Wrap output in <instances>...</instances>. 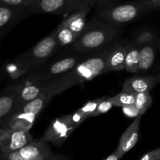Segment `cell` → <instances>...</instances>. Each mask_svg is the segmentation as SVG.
I'll list each match as a JSON object with an SVG mask.
<instances>
[{
    "label": "cell",
    "instance_id": "4316f807",
    "mask_svg": "<svg viewBox=\"0 0 160 160\" xmlns=\"http://www.w3.org/2000/svg\"><path fill=\"white\" fill-rule=\"evenodd\" d=\"M35 0H0V3L19 7H27Z\"/></svg>",
    "mask_w": 160,
    "mask_h": 160
},
{
    "label": "cell",
    "instance_id": "d6a6232c",
    "mask_svg": "<svg viewBox=\"0 0 160 160\" xmlns=\"http://www.w3.org/2000/svg\"><path fill=\"white\" fill-rule=\"evenodd\" d=\"M156 78H157V81H158V83L160 82V73L159 75H158V77H156Z\"/></svg>",
    "mask_w": 160,
    "mask_h": 160
},
{
    "label": "cell",
    "instance_id": "8fae6325",
    "mask_svg": "<svg viewBox=\"0 0 160 160\" xmlns=\"http://www.w3.org/2000/svg\"><path fill=\"white\" fill-rule=\"evenodd\" d=\"M27 17L26 7L0 3V37H4L8 31Z\"/></svg>",
    "mask_w": 160,
    "mask_h": 160
},
{
    "label": "cell",
    "instance_id": "2e32d148",
    "mask_svg": "<svg viewBox=\"0 0 160 160\" xmlns=\"http://www.w3.org/2000/svg\"><path fill=\"white\" fill-rule=\"evenodd\" d=\"M92 6H87L75 11L70 15L67 16L60 24L71 31L81 34L86 28V16L88 13Z\"/></svg>",
    "mask_w": 160,
    "mask_h": 160
},
{
    "label": "cell",
    "instance_id": "5b68a950",
    "mask_svg": "<svg viewBox=\"0 0 160 160\" xmlns=\"http://www.w3.org/2000/svg\"><path fill=\"white\" fill-rule=\"evenodd\" d=\"M52 97L46 92L16 110L8 123V128L29 131L34 125L38 116L48 105Z\"/></svg>",
    "mask_w": 160,
    "mask_h": 160
},
{
    "label": "cell",
    "instance_id": "ffe728a7",
    "mask_svg": "<svg viewBox=\"0 0 160 160\" xmlns=\"http://www.w3.org/2000/svg\"><path fill=\"white\" fill-rule=\"evenodd\" d=\"M56 31V40H57L59 47H65L70 45H73L81 35V34H78L69 28L62 26V24H59Z\"/></svg>",
    "mask_w": 160,
    "mask_h": 160
},
{
    "label": "cell",
    "instance_id": "ba28073f",
    "mask_svg": "<svg viewBox=\"0 0 160 160\" xmlns=\"http://www.w3.org/2000/svg\"><path fill=\"white\" fill-rule=\"evenodd\" d=\"M52 155L48 143L41 139L33 141L17 151L1 153V160H48Z\"/></svg>",
    "mask_w": 160,
    "mask_h": 160
},
{
    "label": "cell",
    "instance_id": "30bf717a",
    "mask_svg": "<svg viewBox=\"0 0 160 160\" xmlns=\"http://www.w3.org/2000/svg\"><path fill=\"white\" fill-rule=\"evenodd\" d=\"M75 129L76 128L71 124L67 115L62 116L50 123L44 134L42 140L50 142L55 146H60L69 138Z\"/></svg>",
    "mask_w": 160,
    "mask_h": 160
},
{
    "label": "cell",
    "instance_id": "277c9868",
    "mask_svg": "<svg viewBox=\"0 0 160 160\" xmlns=\"http://www.w3.org/2000/svg\"><path fill=\"white\" fill-rule=\"evenodd\" d=\"M84 59H86L85 55L83 53L66 56L32 69L25 74V79L30 80L39 84L44 89L45 85L71 70Z\"/></svg>",
    "mask_w": 160,
    "mask_h": 160
},
{
    "label": "cell",
    "instance_id": "4dcf8cb0",
    "mask_svg": "<svg viewBox=\"0 0 160 160\" xmlns=\"http://www.w3.org/2000/svg\"><path fill=\"white\" fill-rule=\"evenodd\" d=\"M48 160H69L67 157L62 155H56L53 153L52 156L49 158Z\"/></svg>",
    "mask_w": 160,
    "mask_h": 160
},
{
    "label": "cell",
    "instance_id": "836d02e7",
    "mask_svg": "<svg viewBox=\"0 0 160 160\" xmlns=\"http://www.w3.org/2000/svg\"><path fill=\"white\" fill-rule=\"evenodd\" d=\"M159 47H160V39H159Z\"/></svg>",
    "mask_w": 160,
    "mask_h": 160
},
{
    "label": "cell",
    "instance_id": "44dd1931",
    "mask_svg": "<svg viewBox=\"0 0 160 160\" xmlns=\"http://www.w3.org/2000/svg\"><path fill=\"white\" fill-rule=\"evenodd\" d=\"M152 103V98L150 92H141L136 94L134 105L140 111L141 115H144Z\"/></svg>",
    "mask_w": 160,
    "mask_h": 160
},
{
    "label": "cell",
    "instance_id": "7a4b0ae2",
    "mask_svg": "<svg viewBox=\"0 0 160 160\" xmlns=\"http://www.w3.org/2000/svg\"><path fill=\"white\" fill-rule=\"evenodd\" d=\"M59 48L56 40V31L51 33L33 48L18 56L7 70L14 78L26 74L32 69L43 65Z\"/></svg>",
    "mask_w": 160,
    "mask_h": 160
},
{
    "label": "cell",
    "instance_id": "4fadbf2b",
    "mask_svg": "<svg viewBox=\"0 0 160 160\" xmlns=\"http://www.w3.org/2000/svg\"><path fill=\"white\" fill-rule=\"evenodd\" d=\"M141 119H142V115L134 119V122L127 128L120 138L117 150L121 158L130 150L132 149L138 141Z\"/></svg>",
    "mask_w": 160,
    "mask_h": 160
},
{
    "label": "cell",
    "instance_id": "d4e9b609",
    "mask_svg": "<svg viewBox=\"0 0 160 160\" xmlns=\"http://www.w3.org/2000/svg\"><path fill=\"white\" fill-rule=\"evenodd\" d=\"M156 36L155 33L150 31H144L134 38V41L140 45H142L143 44L148 43V42H156Z\"/></svg>",
    "mask_w": 160,
    "mask_h": 160
},
{
    "label": "cell",
    "instance_id": "6da1fadb",
    "mask_svg": "<svg viewBox=\"0 0 160 160\" xmlns=\"http://www.w3.org/2000/svg\"><path fill=\"white\" fill-rule=\"evenodd\" d=\"M112 45L95 52L92 55L88 56L71 70L45 85L44 92H46L53 98L76 84L91 81L95 77L107 72L106 64Z\"/></svg>",
    "mask_w": 160,
    "mask_h": 160
},
{
    "label": "cell",
    "instance_id": "8992f818",
    "mask_svg": "<svg viewBox=\"0 0 160 160\" xmlns=\"http://www.w3.org/2000/svg\"><path fill=\"white\" fill-rule=\"evenodd\" d=\"M87 6H91L88 0H35L27 6L26 12L28 17L35 14L69 16Z\"/></svg>",
    "mask_w": 160,
    "mask_h": 160
},
{
    "label": "cell",
    "instance_id": "f546056e",
    "mask_svg": "<svg viewBox=\"0 0 160 160\" xmlns=\"http://www.w3.org/2000/svg\"><path fill=\"white\" fill-rule=\"evenodd\" d=\"M120 159H121V156H120V154H119V152H117V150L116 149L112 154H110L109 156L105 158L103 160H120Z\"/></svg>",
    "mask_w": 160,
    "mask_h": 160
},
{
    "label": "cell",
    "instance_id": "52a82bcc",
    "mask_svg": "<svg viewBox=\"0 0 160 160\" xmlns=\"http://www.w3.org/2000/svg\"><path fill=\"white\" fill-rule=\"evenodd\" d=\"M148 11L143 1L117 5H108L100 12V17L110 23L120 24L135 20L142 13Z\"/></svg>",
    "mask_w": 160,
    "mask_h": 160
},
{
    "label": "cell",
    "instance_id": "5bb4252c",
    "mask_svg": "<svg viewBox=\"0 0 160 160\" xmlns=\"http://www.w3.org/2000/svg\"><path fill=\"white\" fill-rule=\"evenodd\" d=\"M17 85H18V91H17V110L32 100L35 99L44 92V89L42 86L28 79H24Z\"/></svg>",
    "mask_w": 160,
    "mask_h": 160
},
{
    "label": "cell",
    "instance_id": "7c38bea8",
    "mask_svg": "<svg viewBox=\"0 0 160 160\" xmlns=\"http://www.w3.org/2000/svg\"><path fill=\"white\" fill-rule=\"evenodd\" d=\"M18 85H12L5 89L0 97V123L1 129L7 128L12 116L17 110Z\"/></svg>",
    "mask_w": 160,
    "mask_h": 160
},
{
    "label": "cell",
    "instance_id": "1f68e13d",
    "mask_svg": "<svg viewBox=\"0 0 160 160\" xmlns=\"http://www.w3.org/2000/svg\"><path fill=\"white\" fill-rule=\"evenodd\" d=\"M98 1V0H88L89 3H90L91 6H93L94 4H95V3H96Z\"/></svg>",
    "mask_w": 160,
    "mask_h": 160
},
{
    "label": "cell",
    "instance_id": "3957f363",
    "mask_svg": "<svg viewBox=\"0 0 160 160\" xmlns=\"http://www.w3.org/2000/svg\"><path fill=\"white\" fill-rule=\"evenodd\" d=\"M121 30L112 24L92 23L86 27L81 37L73 45L77 52H97L112 45V42L120 36Z\"/></svg>",
    "mask_w": 160,
    "mask_h": 160
},
{
    "label": "cell",
    "instance_id": "484cf974",
    "mask_svg": "<svg viewBox=\"0 0 160 160\" xmlns=\"http://www.w3.org/2000/svg\"><path fill=\"white\" fill-rule=\"evenodd\" d=\"M121 108L123 114L128 118H137L138 116L141 115L140 111L134 104L123 106V107Z\"/></svg>",
    "mask_w": 160,
    "mask_h": 160
},
{
    "label": "cell",
    "instance_id": "9a60e30c",
    "mask_svg": "<svg viewBox=\"0 0 160 160\" xmlns=\"http://www.w3.org/2000/svg\"><path fill=\"white\" fill-rule=\"evenodd\" d=\"M157 83L156 77L134 76L124 81L123 90L128 91L134 94L150 92Z\"/></svg>",
    "mask_w": 160,
    "mask_h": 160
},
{
    "label": "cell",
    "instance_id": "d6986e66",
    "mask_svg": "<svg viewBox=\"0 0 160 160\" xmlns=\"http://www.w3.org/2000/svg\"><path fill=\"white\" fill-rule=\"evenodd\" d=\"M156 59L155 42H148L141 45L139 72H145L149 70Z\"/></svg>",
    "mask_w": 160,
    "mask_h": 160
},
{
    "label": "cell",
    "instance_id": "7402d4cb",
    "mask_svg": "<svg viewBox=\"0 0 160 160\" xmlns=\"http://www.w3.org/2000/svg\"><path fill=\"white\" fill-rule=\"evenodd\" d=\"M135 96L136 94L128 92V91L123 90L118 95L112 97V99L114 103V106H119V107H123V106L134 104V102H135Z\"/></svg>",
    "mask_w": 160,
    "mask_h": 160
},
{
    "label": "cell",
    "instance_id": "603a6c76",
    "mask_svg": "<svg viewBox=\"0 0 160 160\" xmlns=\"http://www.w3.org/2000/svg\"><path fill=\"white\" fill-rule=\"evenodd\" d=\"M102 98V97L99 98H97V99L92 100V101L88 102L81 109H78V111L82 114V116L85 119L88 118V117H93L94 113L96 111L97 107H98Z\"/></svg>",
    "mask_w": 160,
    "mask_h": 160
},
{
    "label": "cell",
    "instance_id": "83f0119b",
    "mask_svg": "<svg viewBox=\"0 0 160 160\" xmlns=\"http://www.w3.org/2000/svg\"><path fill=\"white\" fill-rule=\"evenodd\" d=\"M69 120L71 123V124L73 125L74 128H78V126L81 124L84 120H86L84 117L82 116V114L79 112V111H77L74 113L70 114V115H67Z\"/></svg>",
    "mask_w": 160,
    "mask_h": 160
},
{
    "label": "cell",
    "instance_id": "cb8c5ba5",
    "mask_svg": "<svg viewBox=\"0 0 160 160\" xmlns=\"http://www.w3.org/2000/svg\"><path fill=\"white\" fill-rule=\"evenodd\" d=\"M113 106L114 103L112 102V97H102L99 104H98V107H97L96 111L94 113L93 117H98V116L109 112Z\"/></svg>",
    "mask_w": 160,
    "mask_h": 160
},
{
    "label": "cell",
    "instance_id": "9c48e42d",
    "mask_svg": "<svg viewBox=\"0 0 160 160\" xmlns=\"http://www.w3.org/2000/svg\"><path fill=\"white\" fill-rule=\"evenodd\" d=\"M33 142L29 131L13 130L10 128L0 129V148L1 153L17 151Z\"/></svg>",
    "mask_w": 160,
    "mask_h": 160
},
{
    "label": "cell",
    "instance_id": "ac0fdd59",
    "mask_svg": "<svg viewBox=\"0 0 160 160\" xmlns=\"http://www.w3.org/2000/svg\"><path fill=\"white\" fill-rule=\"evenodd\" d=\"M141 45L133 41L127 45V54L125 59V68L129 73H136L139 72Z\"/></svg>",
    "mask_w": 160,
    "mask_h": 160
},
{
    "label": "cell",
    "instance_id": "e575fe53",
    "mask_svg": "<svg viewBox=\"0 0 160 160\" xmlns=\"http://www.w3.org/2000/svg\"><path fill=\"white\" fill-rule=\"evenodd\" d=\"M158 160H160V156H159V159H158Z\"/></svg>",
    "mask_w": 160,
    "mask_h": 160
},
{
    "label": "cell",
    "instance_id": "e0dca14e",
    "mask_svg": "<svg viewBox=\"0 0 160 160\" xmlns=\"http://www.w3.org/2000/svg\"><path fill=\"white\" fill-rule=\"evenodd\" d=\"M126 54L127 45L114 44L107 59V64H106L107 72L124 70Z\"/></svg>",
    "mask_w": 160,
    "mask_h": 160
},
{
    "label": "cell",
    "instance_id": "f1b7e54d",
    "mask_svg": "<svg viewBox=\"0 0 160 160\" xmlns=\"http://www.w3.org/2000/svg\"><path fill=\"white\" fill-rule=\"evenodd\" d=\"M160 156V148L152 150L144 155L140 160H158Z\"/></svg>",
    "mask_w": 160,
    "mask_h": 160
}]
</instances>
